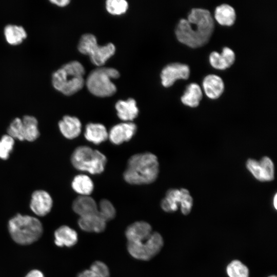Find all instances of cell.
Listing matches in <instances>:
<instances>
[{"label":"cell","mask_w":277,"mask_h":277,"mask_svg":"<svg viewBox=\"0 0 277 277\" xmlns=\"http://www.w3.org/2000/svg\"><path fill=\"white\" fill-rule=\"evenodd\" d=\"M107 11L113 15H121L126 12L128 4L125 0H108L106 2Z\"/></svg>","instance_id":"30"},{"label":"cell","mask_w":277,"mask_h":277,"mask_svg":"<svg viewBox=\"0 0 277 277\" xmlns=\"http://www.w3.org/2000/svg\"><path fill=\"white\" fill-rule=\"evenodd\" d=\"M268 277H276V276L275 275H271L268 276Z\"/></svg>","instance_id":"39"},{"label":"cell","mask_w":277,"mask_h":277,"mask_svg":"<svg viewBox=\"0 0 277 277\" xmlns=\"http://www.w3.org/2000/svg\"><path fill=\"white\" fill-rule=\"evenodd\" d=\"M183 196L182 189H172L169 190L165 197L162 201L161 206L162 209L167 212L176 211L180 205Z\"/></svg>","instance_id":"25"},{"label":"cell","mask_w":277,"mask_h":277,"mask_svg":"<svg viewBox=\"0 0 277 277\" xmlns=\"http://www.w3.org/2000/svg\"><path fill=\"white\" fill-rule=\"evenodd\" d=\"M50 2L59 7H65L68 5L70 1L69 0H51Z\"/></svg>","instance_id":"37"},{"label":"cell","mask_w":277,"mask_h":277,"mask_svg":"<svg viewBox=\"0 0 277 277\" xmlns=\"http://www.w3.org/2000/svg\"><path fill=\"white\" fill-rule=\"evenodd\" d=\"M226 271L228 277L249 276L248 268L238 260H234L231 261L227 266Z\"/></svg>","instance_id":"27"},{"label":"cell","mask_w":277,"mask_h":277,"mask_svg":"<svg viewBox=\"0 0 277 277\" xmlns=\"http://www.w3.org/2000/svg\"><path fill=\"white\" fill-rule=\"evenodd\" d=\"M236 17L234 9L228 4H221L215 9L214 18L222 26H231L234 24Z\"/></svg>","instance_id":"22"},{"label":"cell","mask_w":277,"mask_h":277,"mask_svg":"<svg viewBox=\"0 0 277 277\" xmlns=\"http://www.w3.org/2000/svg\"><path fill=\"white\" fill-rule=\"evenodd\" d=\"M85 73L84 67L81 63L77 61L69 62L52 73V85L64 95H73L83 87Z\"/></svg>","instance_id":"3"},{"label":"cell","mask_w":277,"mask_h":277,"mask_svg":"<svg viewBox=\"0 0 277 277\" xmlns=\"http://www.w3.org/2000/svg\"><path fill=\"white\" fill-rule=\"evenodd\" d=\"M181 189L183 193V196L180 204L181 211L183 214L187 215L191 210L193 205V199L187 189Z\"/></svg>","instance_id":"33"},{"label":"cell","mask_w":277,"mask_h":277,"mask_svg":"<svg viewBox=\"0 0 277 277\" xmlns=\"http://www.w3.org/2000/svg\"><path fill=\"white\" fill-rule=\"evenodd\" d=\"M203 98L201 87L195 83L188 85L181 97L182 103L190 107H196Z\"/></svg>","instance_id":"21"},{"label":"cell","mask_w":277,"mask_h":277,"mask_svg":"<svg viewBox=\"0 0 277 277\" xmlns=\"http://www.w3.org/2000/svg\"><path fill=\"white\" fill-rule=\"evenodd\" d=\"M120 76L119 72L113 68L100 67L92 70L86 81L88 90L98 97H108L116 91L115 85L111 79Z\"/></svg>","instance_id":"6"},{"label":"cell","mask_w":277,"mask_h":277,"mask_svg":"<svg viewBox=\"0 0 277 277\" xmlns=\"http://www.w3.org/2000/svg\"><path fill=\"white\" fill-rule=\"evenodd\" d=\"M190 73L189 66L180 63H172L165 66L161 73V79L165 87L171 86L177 80H187Z\"/></svg>","instance_id":"9"},{"label":"cell","mask_w":277,"mask_h":277,"mask_svg":"<svg viewBox=\"0 0 277 277\" xmlns=\"http://www.w3.org/2000/svg\"><path fill=\"white\" fill-rule=\"evenodd\" d=\"M25 277H45L43 273L37 269L30 270Z\"/></svg>","instance_id":"35"},{"label":"cell","mask_w":277,"mask_h":277,"mask_svg":"<svg viewBox=\"0 0 277 277\" xmlns=\"http://www.w3.org/2000/svg\"><path fill=\"white\" fill-rule=\"evenodd\" d=\"M23 125L24 141L33 142L39 135L38 121L33 116L26 115L22 119Z\"/></svg>","instance_id":"26"},{"label":"cell","mask_w":277,"mask_h":277,"mask_svg":"<svg viewBox=\"0 0 277 277\" xmlns=\"http://www.w3.org/2000/svg\"><path fill=\"white\" fill-rule=\"evenodd\" d=\"M152 233L150 224L145 221H137L127 227L125 236L129 243H138L147 240Z\"/></svg>","instance_id":"12"},{"label":"cell","mask_w":277,"mask_h":277,"mask_svg":"<svg viewBox=\"0 0 277 277\" xmlns=\"http://www.w3.org/2000/svg\"><path fill=\"white\" fill-rule=\"evenodd\" d=\"M4 34L7 42L11 45H19L27 36L23 26L12 24L5 26Z\"/></svg>","instance_id":"23"},{"label":"cell","mask_w":277,"mask_h":277,"mask_svg":"<svg viewBox=\"0 0 277 277\" xmlns=\"http://www.w3.org/2000/svg\"><path fill=\"white\" fill-rule=\"evenodd\" d=\"M14 145V139L8 134L4 135L0 139V159L6 160L10 156Z\"/></svg>","instance_id":"32"},{"label":"cell","mask_w":277,"mask_h":277,"mask_svg":"<svg viewBox=\"0 0 277 277\" xmlns=\"http://www.w3.org/2000/svg\"><path fill=\"white\" fill-rule=\"evenodd\" d=\"M71 162L73 167L81 171L92 174L101 173L107 163L106 156L97 150L86 146H81L73 151Z\"/></svg>","instance_id":"5"},{"label":"cell","mask_w":277,"mask_h":277,"mask_svg":"<svg viewBox=\"0 0 277 277\" xmlns=\"http://www.w3.org/2000/svg\"><path fill=\"white\" fill-rule=\"evenodd\" d=\"M77 48L81 53L89 55L91 62L97 66L104 65L115 52V47L113 44L108 43L104 46H100L95 36L89 33L83 34L81 36Z\"/></svg>","instance_id":"7"},{"label":"cell","mask_w":277,"mask_h":277,"mask_svg":"<svg viewBox=\"0 0 277 277\" xmlns=\"http://www.w3.org/2000/svg\"><path fill=\"white\" fill-rule=\"evenodd\" d=\"M202 85L205 93L211 99L219 98L224 91V82L221 77L216 74L207 75L203 80Z\"/></svg>","instance_id":"14"},{"label":"cell","mask_w":277,"mask_h":277,"mask_svg":"<svg viewBox=\"0 0 277 277\" xmlns=\"http://www.w3.org/2000/svg\"><path fill=\"white\" fill-rule=\"evenodd\" d=\"M8 228L12 240L23 245L36 242L43 232L42 224L38 219L21 214H17L9 221Z\"/></svg>","instance_id":"4"},{"label":"cell","mask_w":277,"mask_h":277,"mask_svg":"<svg viewBox=\"0 0 277 277\" xmlns=\"http://www.w3.org/2000/svg\"><path fill=\"white\" fill-rule=\"evenodd\" d=\"M79 227L88 232L100 233L104 231L106 227V222L98 214L80 217L78 221Z\"/></svg>","instance_id":"18"},{"label":"cell","mask_w":277,"mask_h":277,"mask_svg":"<svg viewBox=\"0 0 277 277\" xmlns=\"http://www.w3.org/2000/svg\"><path fill=\"white\" fill-rule=\"evenodd\" d=\"M98 206V214L107 222L113 219L116 210L113 205L108 200H102Z\"/></svg>","instance_id":"29"},{"label":"cell","mask_w":277,"mask_h":277,"mask_svg":"<svg viewBox=\"0 0 277 277\" xmlns=\"http://www.w3.org/2000/svg\"><path fill=\"white\" fill-rule=\"evenodd\" d=\"M137 131L136 125L132 122H125L113 126L108 132V138L114 144L119 145L131 140Z\"/></svg>","instance_id":"11"},{"label":"cell","mask_w":277,"mask_h":277,"mask_svg":"<svg viewBox=\"0 0 277 277\" xmlns=\"http://www.w3.org/2000/svg\"><path fill=\"white\" fill-rule=\"evenodd\" d=\"M52 206V199L46 191L37 190L32 193L30 207L32 211L36 215L45 216L50 212Z\"/></svg>","instance_id":"10"},{"label":"cell","mask_w":277,"mask_h":277,"mask_svg":"<svg viewBox=\"0 0 277 277\" xmlns=\"http://www.w3.org/2000/svg\"><path fill=\"white\" fill-rule=\"evenodd\" d=\"M260 171L261 181H270L274 179V165L271 160L268 157H263L260 161Z\"/></svg>","instance_id":"28"},{"label":"cell","mask_w":277,"mask_h":277,"mask_svg":"<svg viewBox=\"0 0 277 277\" xmlns=\"http://www.w3.org/2000/svg\"><path fill=\"white\" fill-rule=\"evenodd\" d=\"M273 206L275 208V209H276V205H277V197H276V194H275L274 196V198H273Z\"/></svg>","instance_id":"38"},{"label":"cell","mask_w":277,"mask_h":277,"mask_svg":"<svg viewBox=\"0 0 277 277\" xmlns=\"http://www.w3.org/2000/svg\"><path fill=\"white\" fill-rule=\"evenodd\" d=\"M84 136L89 142L99 144L108 138V132L104 125L90 123L86 126Z\"/></svg>","instance_id":"20"},{"label":"cell","mask_w":277,"mask_h":277,"mask_svg":"<svg viewBox=\"0 0 277 277\" xmlns=\"http://www.w3.org/2000/svg\"><path fill=\"white\" fill-rule=\"evenodd\" d=\"M90 270L99 277H109L110 271L106 264L100 261L93 262Z\"/></svg>","instance_id":"34"},{"label":"cell","mask_w":277,"mask_h":277,"mask_svg":"<svg viewBox=\"0 0 277 277\" xmlns=\"http://www.w3.org/2000/svg\"><path fill=\"white\" fill-rule=\"evenodd\" d=\"M73 210L80 217L86 216L98 212V206L95 200L89 196H79L72 203Z\"/></svg>","instance_id":"16"},{"label":"cell","mask_w":277,"mask_h":277,"mask_svg":"<svg viewBox=\"0 0 277 277\" xmlns=\"http://www.w3.org/2000/svg\"><path fill=\"white\" fill-rule=\"evenodd\" d=\"M79 277H99L95 273H94L92 271L89 270H85L83 272H81L78 275Z\"/></svg>","instance_id":"36"},{"label":"cell","mask_w":277,"mask_h":277,"mask_svg":"<svg viewBox=\"0 0 277 277\" xmlns=\"http://www.w3.org/2000/svg\"><path fill=\"white\" fill-rule=\"evenodd\" d=\"M8 135L13 139L24 141L23 125L22 119L15 118L10 124L7 129Z\"/></svg>","instance_id":"31"},{"label":"cell","mask_w":277,"mask_h":277,"mask_svg":"<svg viewBox=\"0 0 277 277\" xmlns=\"http://www.w3.org/2000/svg\"><path fill=\"white\" fill-rule=\"evenodd\" d=\"M54 243L58 247H71L78 241V235L75 230L68 226L59 227L54 232Z\"/></svg>","instance_id":"17"},{"label":"cell","mask_w":277,"mask_h":277,"mask_svg":"<svg viewBox=\"0 0 277 277\" xmlns=\"http://www.w3.org/2000/svg\"><path fill=\"white\" fill-rule=\"evenodd\" d=\"M209 61L212 67L218 70H225L230 67L235 61L234 51L228 47L222 49L221 54L216 51L210 53Z\"/></svg>","instance_id":"13"},{"label":"cell","mask_w":277,"mask_h":277,"mask_svg":"<svg viewBox=\"0 0 277 277\" xmlns=\"http://www.w3.org/2000/svg\"><path fill=\"white\" fill-rule=\"evenodd\" d=\"M118 117L125 122H131L138 115L136 101L132 98L126 101L120 100L115 105Z\"/></svg>","instance_id":"19"},{"label":"cell","mask_w":277,"mask_h":277,"mask_svg":"<svg viewBox=\"0 0 277 277\" xmlns=\"http://www.w3.org/2000/svg\"><path fill=\"white\" fill-rule=\"evenodd\" d=\"M164 240L157 232H152L145 241L138 243L127 242V250L133 258L148 261L156 255L162 249Z\"/></svg>","instance_id":"8"},{"label":"cell","mask_w":277,"mask_h":277,"mask_svg":"<svg viewBox=\"0 0 277 277\" xmlns=\"http://www.w3.org/2000/svg\"><path fill=\"white\" fill-rule=\"evenodd\" d=\"M71 186L73 190L80 196H89L94 189L92 180L84 174L75 176L72 181Z\"/></svg>","instance_id":"24"},{"label":"cell","mask_w":277,"mask_h":277,"mask_svg":"<svg viewBox=\"0 0 277 277\" xmlns=\"http://www.w3.org/2000/svg\"><path fill=\"white\" fill-rule=\"evenodd\" d=\"M77 277H79V276H77Z\"/></svg>","instance_id":"40"},{"label":"cell","mask_w":277,"mask_h":277,"mask_svg":"<svg viewBox=\"0 0 277 277\" xmlns=\"http://www.w3.org/2000/svg\"><path fill=\"white\" fill-rule=\"evenodd\" d=\"M214 29V22L210 12L206 9H191L187 19L181 18L175 29L177 39L192 48L207 44Z\"/></svg>","instance_id":"1"},{"label":"cell","mask_w":277,"mask_h":277,"mask_svg":"<svg viewBox=\"0 0 277 277\" xmlns=\"http://www.w3.org/2000/svg\"><path fill=\"white\" fill-rule=\"evenodd\" d=\"M159 172L157 157L150 152L140 153L129 159L123 177L130 184H148L155 181Z\"/></svg>","instance_id":"2"},{"label":"cell","mask_w":277,"mask_h":277,"mask_svg":"<svg viewBox=\"0 0 277 277\" xmlns=\"http://www.w3.org/2000/svg\"><path fill=\"white\" fill-rule=\"evenodd\" d=\"M59 129L62 135L67 139H73L77 137L82 130V124L75 117L65 115L58 123Z\"/></svg>","instance_id":"15"}]
</instances>
